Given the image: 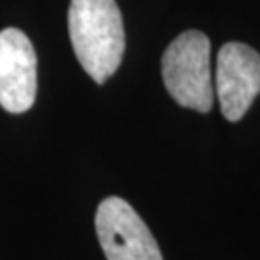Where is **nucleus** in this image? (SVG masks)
I'll list each match as a JSON object with an SVG mask.
<instances>
[{"label":"nucleus","instance_id":"nucleus-2","mask_svg":"<svg viewBox=\"0 0 260 260\" xmlns=\"http://www.w3.org/2000/svg\"><path fill=\"white\" fill-rule=\"evenodd\" d=\"M162 79L170 96L183 108L210 112L214 85L210 72V41L201 31L176 37L162 56Z\"/></svg>","mask_w":260,"mask_h":260},{"label":"nucleus","instance_id":"nucleus-4","mask_svg":"<svg viewBox=\"0 0 260 260\" xmlns=\"http://www.w3.org/2000/svg\"><path fill=\"white\" fill-rule=\"evenodd\" d=\"M223 118L239 121L260 94V54L243 43H225L218 52L216 89Z\"/></svg>","mask_w":260,"mask_h":260},{"label":"nucleus","instance_id":"nucleus-1","mask_svg":"<svg viewBox=\"0 0 260 260\" xmlns=\"http://www.w3.org/2000/svg\"><path fill=\"white\" fill-rule=\"evenodd\" d=\"M68 29L79 64L94 83H106L120 68L125 50L123 19L116 0H72Z\"/></svg>","mask_w":260,"mask_h":260},{"label":"nucleus","instance_id":"nucleus-5","mask_svg":"<svg viewBox=\"0 0 260 260\" xmlns=\"http://www.w3.org/2000/svg\"><path fill=\"white\" fill-rule=\"evenodd\" d=\"M37 96V54L29 37L16 27L0 31V106L27 112Z\"/></svg>","mask_w":260,"mask_h":260},{"label":"nucleus","instance_id":"nucleus-3","mask_svg":"<svg viewBox=\"0 0 260 260\" xmlns=\"http://www.w3.org/2000/svg\"><path fill=\"white\" fill-rule=\"evenodd\" d=\"M94 228L106 260H162L147 223L120 197H108L99 205Z\"/></svg>","mask_w":260,"mask_h":260}]
</instances>
